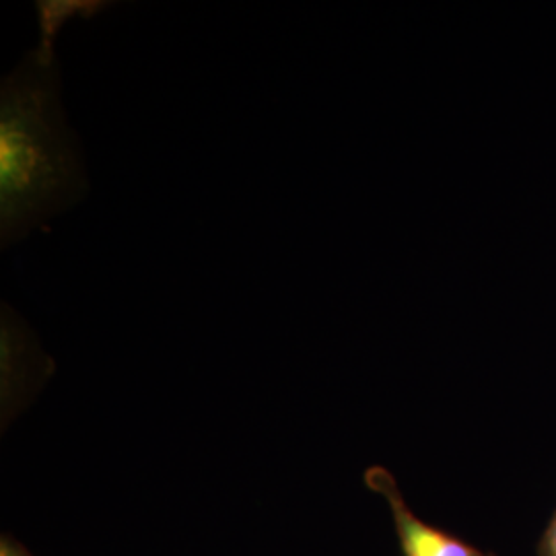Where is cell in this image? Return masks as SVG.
<instances>
[{"instance_id": "obj_1", "label": "cell", "mask_w": 556, "mask_h": 556, "mask_svg": "<svg viewBox=\"0 0 556 556\" xmlns=\"http://www.w3.org/2000/svg\"><path fill=\"white\" fill-rule=\"evenodd\" d=\"M89 192L77 135L60 108V66L29 52L0 85V239L27 238Z\"/></svg>"}, {"instance_id": "obj_2", "label": "cell", "mask_w": 556, "mask_h": 556, "mask_svg": "<svg viewBox=\"0 0 556 556\" xmlns=\"http://www.w3.org/2000/svg\"><path fill=\"white\" fill-rule=\"evenodd\" d=\"M365 482L371 491L381 495L386 505L390 507L396 526L397 542L404 556H493L457 538L447 536L441 530H435L422 519H418L408 507V503L400 495L396 480L388 470L379 466L369 468L365 472Z\"/></svg>"}, {"instance_id": "obj_3", "label": "cell", "mask_w": 556, "mask_h": 556, "mask_svg": "<svg viewBox=\"0 0 556 556\" xmlns=\"http://www.w3.org/2000/svg\"><path fill=\"white\" fill-rule=\"evenodd\" d=\"M114 7V2L105 0H38L36 11L40 20V46L34 50L36 59L41 66L52 68L56 66V56H54V41L64 27L66 21L93 20L96 15L103 13L105 9Z\"/></svg>"}, {"instance_id": "obj_4", "label": "cell", "mask_w": 556, "mask_h": 556, "mask_svg": "<svg viewBox=\"0 0 556 556\" xmlns=\"http://www.w3.org/2000/svg\"><path fill=\"white\" fill-rule=\"evenodd\" d=\"M540 556H556V514L540 542Z\"/></svg>"}, {"instance_id": "obj_5", "label": "cell", "mask_w": 556, "mask_h": 556, "mask_svg": "<svg viewBox=\"0 0 556 556\" xmlns=\"http://www.w3.org/2000/svg\"><path fill=\"white\" fill-rule=\"evenodd\" d=\"M0 556H29L25 553H21L20 548H15L11 542L2 540V546H0Z\"/></svg>"}]
</instances>
